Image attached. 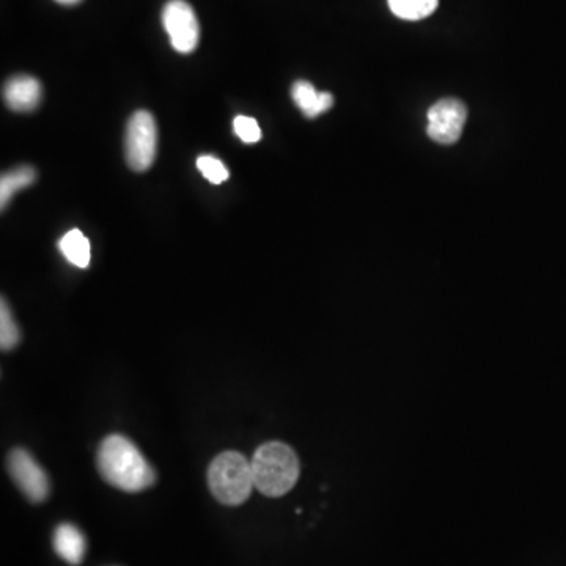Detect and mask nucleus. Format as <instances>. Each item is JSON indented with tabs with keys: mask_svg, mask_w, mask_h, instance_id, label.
Returning a JSON list of instances; mask_svg holds the SVG:
<instances>
[{
	"mask_svg": "<svg viewBox=\"0 0 566 566\" xmlns=\"http://www.w3.org/2000/svg\"><path fill=\"white\" fill-rule=\"evenodd\" d=\"M197 167H199L203 177L213 184L224 183V181H227L228 177H230V173H228L227 167L224 166V162L213 158V156H200V158L197 159Z\"/></svg>",
	"mask_w": 566,
	"mask_h": 566,
	"instance_id": "nucleus-15",
	"label": "nucleus"
},
{
	"mask_svg": "<svg viewBox=\"0 0 566 566\" xmlns=\"http://www.w3.org/2000/svg\"><path fill=\"white\" fill-rule=\"evenodd\" d=\"M98 469L109 485L126 493H139L156 482V474L133 441L112 434L98 450Z\"/></svg>",
	"mask_w": 566,
	"mask_h": 566,
	"instance_id": "nucleus-1",
	"label": "nucleus"
},
{
	"mask_svg": "<svg viewBox=\"0 0 566 566\" xmlns=\"http://www.w3.org/2000/svg\"><path fill=\"white\" fill-rule=\"evenodd\" d=\"M233 129H235L236 136L246 144H257L261 139L260 125L255 118L239 115L233 122Z\"/></svg>",
	"mask_w": 566,
	"mask_h": 566,
	"instance_id": "nucleus-16",
	"label": "nucleus"
},
{
	"mask_svg": "<svg viewBox=\"0 0 566 566\" xmlns=\"http://www.w3.org/2000/svg\"><path fill=\"white\" fill-rule=\"evenodd\" d=\"M59 249L71 265L82 269L89 268L92 250H90L89 239L85 238L81 230H71L65 233L59 241Z\"/></svg>",
	"mask_w": 566,
	"mask_h": 566,
	"instance_id": "nucleus-11",
	"label": "nucleus"
},
{
	"mask_svg": "<svg viewBox=\"0 0 566 566\" xmlns=\"http://www.w3.org/2000/svg\"><path fill=\"white\" fill-rule=\"evenodd\" d=\"M255 489L263 496L282 497L298 483L299 458L290 445L279 441L260 445L250 461Z\"/></svg>",
	"mask_w": 566,
	"mask_h": 566,
	"instance_id": "nucleus-2",
	"label": "nucleus"
},
{
	"mask_svg": "<svg viewBox=\"0 0 566 566\" xmlns=\"http://www.w3.org/2000/svg\"><path fill=\"white\" fill-rule=\"evenodd\" d=\"M158 150V128L155 117L147 111H137L129 118L125 134V155L128 166L145 172L155 162Z\"/></svg>",
	"mask_w": 566,
	"mask_h": 566,
	"instance_id": "nucleus-4",
	"label": "nucleus"
},
{
	"mask_svg": "<svg viewBox=\"0 0 566 566\" xmlns=\"http://www.w3.org/2000/svg\"><path fill=\"white\" fill-rule=\"evenodd\" d=\"M293 100L309 118L318 117L334 106V96L328 92H317L310 82L299 81L293 85Z\"/></svg>",
	"mask_w": 566,
	"mask_h": 566,
	"instance_id": "nucleus-10",
	"label": "nucleus"
},
{
	"mask_svg": "<svg viewBox=\"0 0 566 566\" xmlns=\"http://www.w3.org/2000/svg\"><path fill=\"white\" fill-rule=\"evenodd\" d=\"M85 543L84 533L73 524H60L54 532V549L59 557L70 565H79L84 560Z\"/></svg>",
	"mask_w": 566,
	"mask_h": 566,
	"instance_id": "nucleus-9",
	"label": "nucleus"
},
{
	"mask_svg": "<svg viewBox=\"0 0 566 566\" xmlns=\"http://www.w3.org/2000/svg\"><path fill=\"white\" fill-rule=\"evenodd\" d=\"M43 89L40 82L32 76L19 74L8 79L4 87V100L12 111L32 112L40 106Z\"/></svg>",
	"mask_w": 566,
	"mask_h": 566,
	"instance_id": "nucleus-8",
	"label": "nucleus"
},
{
	"mask_svg": "<svg viewBox=\"0 0 566 566\" xmlns=\"http://www.w3.org/2000/svg\"><path fill=\"white\" fill-rule=\"evenodd\" d=\"M35 180H37V172L29 166L18 167V169L4 173L0 178V206H2V210H5V206L10 203L16 192L34 184Z\"/></svg>",
	"mask_w": 566,
	"mask_h": 566,
	"instance_id": "nucleus-12",
	"label": "nucleus"
},
{
	"mask_svg": "<svg viewBox=\"0 0 566 566\" xmlns=\"http://www.w3.org/2000/svg\"><path fill=\"white\" fill-rule=\"evenodd\" d=\"M395 16L405 21H420L433 15L439 0H387Z\"/></svg>",
	"mask_w": 566,
	"mask_h": 566,
	"instance_id": "nucleus-13",
	"label": "nucleus"
},
{
	"mask_svg": "<svg viewBox=\"0 0 566 566\" xmlns=\"http://www.w3.org/2000/svg\"><path fill=\"white\" fill-rule=\"evenodd\" d=\"M21 340L18 324L13 320L12 310L8 307L5 299L0 304V346L2 350L10 351L18 346Z\"/></svg>",
	"mask_w": 566,
	"mask_h": 566,
	"instance_id": "nucleus-14",
	"label": "nucleus"
},
{
	"mask_svg": "<svg viewBox=\"0 0 566 566\" xmlns=\"http://www.w3.org/2000/svg\"><path fill=\"white\" fill-rule=\"evenodd\" d=\"M56 2H59V4L67 5V7H70V5L79 4V2H82V0H56Z\"/></svg>",
	"mask_w": 566,
	"mask_h": 566,
	"instance_id": "nucleus-17",
	"label": "nucleus"
},
{
	"mask_svg": "<svg viewBox=\"0 0 566 566\" xmlns=\"http://www.w3.org/2000/svg\"><path fill=\"white\" fill-rule=\"evenodd\" d=\"M208 486L221 504L238 507L249 499L255 488L252 464L243 453H221L208 469Z\"/></svg>",
	"mask_w": 566,
	"mask_h": 566,
	"instance_id": "nucleus-3",
	"label": "nucleus"
},
{
	"mask_svg": "<svg viewBox=\"0 0 566 566\" xmlns=\"http://www.w3.org/2000/svg\"><path fill=\"white\" fill-rule=\"evenodd\" d=\"M8 471L30 502L40 504L49 496L48 474L27 450L15 449L10 453Z\"/></svg>",
	"mask_w": 566,
	"mask_h": 566,
	"instance_id": "nucleus-7",
	"label": "nucleus"
},
{
	"mask_svg": "<svg viewBox=\"0 0 566 566\" xmlns=\"http://www.w3.org/2000/svg\"><path fill=\"white\" fill-rule=\"evenodd\" d=\"M162 24L175 51L191 54L199 46V19L188 2L184 0L167 2L162 10Z\"/></svg>",
	"mask_w": 566,
	"mask_h": 566,
	"instance_id": "nucleus-5",
	"label": "nucleus"
},
{
	"mask_svg": "<svg viewBox=\"0 0 566 566\" xmlns=\"http://www.w3.org/2000/svg\"><path fill=\"white\" fill-rule=\"evenodd\" d=\"M466 120V104L456 98H444L428 111V136L438 144H455L463 134Z\"/></svg>",
	"mask_w": 566,
	"mask_h": 566,
	"instance_id": "nucleus-6",
	"label": "nucleus"
}]
</instances>
